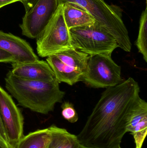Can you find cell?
Instances as JSON below:
<instances>
[{
	"label": "cell",
	"instance_id": "obj_1",
	"mask_svg": "<svg viewBox=\"0 0 147 148\" xmlns=\"http://www.w3.org/2000/svg\"><path fill=\"white\" fill-rule=\"evenodd\" d=\"M140 91L139 84L131 77L107 88L77 136L79 144L94 148H121Z\"/></svg>",
	"mask_w": 147,
	"mask_h": 148
},
{
	"label": "cell",
	"instance_id": "obj_2",
	"mask_svg": "<svg viewBox=\"0 0 147 148\" xmlns=\"http://www.w3.org/2000/svg\"><path fill=\"white\" fill-rule=\"evenodd\" d=\"M5 81L7 90L20 106L43 114L52 111L65 95L57 79L51 82L26 80L15 76L10 71Z\"/></svg>",
	"mask_w": 147,
	"mask_h": 148
},
{
	"label": "cell",
	"instance_id": "obj_3",
	"mask_svg": "<svg viewBox=\"0 0 147 148\" xmlns=\"http://www.w3.org/2000/svg\"><path fill=\"white\" fill-rule=\"evenodd\" d=\"M59 4L66 2L76 3L83 8L115 39L119 47L130 52L132 43L121 15L114 7L104 0H58Z\"/></svg>",
	"mask_w": 147,
	"mask_h": 148
},
{
	"label": "cell",
	"instance_id": "obj_4",
	"mask_svg": "<svg viewBox=\"0 0 147 148\" xmlns=\"http://www.w3.org/2000/svg\"><path fill=\"white\" fill-rule=\"evenodd\" d=\"M72 47L89 55L111 56L119 47L115 39L97 22L70 29Z\"/></svg>",
	"mask_w": 147,
	"mask_h": 148
},
{
	"label": "cell",
	"instance_id": "obj_5",
	"mask_svg": "<svg viewBox=\"0 0 147 148\" xmlns=\"http://www.w3.org/2000/svg\"><path fill=\"white\" fill-rule=\"evenodd\" d=\"M36 45L37 53L42 58L73 48L70 29L64 19L62 4H60L43 31L37 37Z\"/></svg>",
	"mask_w": 147,
	"mask_h": 148
},
{
	"label": "cell",
	"instance_id": "obj_6",
	"mask_svg": "<svg viewBox=\"0 0 147 148\" xmlns=\"http://www.w3.org/2000/svg\"><path fill=\"white\" fill-rule=\"evenodd\" d=\"M121 72V66L114 61L111 56L90 55L81 79L92 88H108L124 81Z\"/></svg>",
	"mask_w": 147,
	"mask_h": 148
},
{
	"label": "cell",
	"instance_id": "obj_7",
	"mask_svg": "<svg viewBox=\"0 0 147 148\" xmlns=\"http://www.w3.org/2000/svg\"><path fill=\"white\" fill-rule=\"evenodd\" d=\"M58 0H35L26 10L20 28L23 36L37 39L58 8Z\"/></svg>",
	"mask_w": 147,
	"mask_h": 148
},
{
	"label": "cell",
	"instance_id": "obj_8",
	"mask_svg": "<svg viewBox=\"0 0 147 148\" xmlns=\"http://www.w3.org/2000/svg\"><path fill=\"white\" fill-rule=\"evenodd\" d=\"M0 119L10 148L23 137L24 118L11 96L0 86Z\"/></svg>",
	"mask_w": 147,
	"mask_h": 148
},
{
	"label": "cell",
	"instance_id": "obj_9",
	"mask_svg": "<svg viewBox=\"0 0 147 148\" xmlns=\"http://www.w3.org/2000/svg\"><path fill=\"white\" fill-rule=\"evenodd\" d=\"M12 74L26 80L51 82L56 79L55 74L47 62L43 60L11 63Z\"/></svg>",
	"mask_w": 147,
	"mask_h": 148
},
{
	"label": "cell",
	"instance_id": "obj_10",
	"mask_svg": "<svg viewBox=\"0 0 147 148\" xmlns=\"http://www.w3.org/2000/svg\"><path fill=\"white\" fill-rule=\"evenodd\" d=\"M0 49L13 56L15 62L22 63L39 60L30 44L25 40L1 30Z\"/></svg>",
	"mask_w": 147,
	"mask_h": 148
},
{
	"label": "cell",
	"instance_id": "obj_11",
	"mask_svg": "<svg viewBox=\"0 0 147 148\" xmlns=\"http://www.w3.org/2000/svg\"><path fill=\"white\" fill-rule=\"evenodd\" d=\"M127 130L133 136L135 148H142L147 134V103L140 97L130 113Z\"/></svg>",
	"mask_w": 147,
	"mask_h": 148
},
{
	"label": "cell",
	"instance_id": "obj_12",
	"mask_svg": "<svg viewBox=\"0 0 147 148\" xmlns=\"http://www.w3.org/2000/svg\"><path fill=\"white\" fill-rule=\"evenodd\" d=\"M62 5L64 19L69 29L91 25L96 22L92 15L78 4L66 2Z\"/></svg>",
	"mask_w": 147,
	"mask_h": 148
},
{
	"label": "cell",
	"instance_id": "obj_13",
	"mask_svg": "<svg viewBox=\"0 0 147 148\" xmlns=\"http://www.w3.org/2000/svg\"><path fill=\"white\" fill-rule=\"evenodd\" d=\"M46 61L60 83L64 82L72 85L82 79L83 72L65 64L55 55L47 57Z\"/></svg>",
	"mask_w": 147,
	"mask_h": 148
},
{
	"label": "cell",
	"instance_id": "obj_14",
	"mask_svg": "<svg viewBox=\"0 0 147 148\" xmlns=\"http://www.w3.org/2000/svg\"><path fill=\"white\" fill-rule=\"evenodd\" d=\"M51 137L47 148H77L79 143L77 136L65 129L52 125L48 127Z\"/></svg>",
	"mask_w": 147,
	"mask_h": 148
},
{
	"label": "cell",
	"instance_id": "obj_15",
	"mask_svg": "<svg viewBox=\"0 0 147 148\" xmlns=\"http://www.w3.org/2000/svg\"><path fill=\"white\" fill-rule=\"evenodd\" d=\"M50 137L48 128L38 130L23 136L15 148H47Z\"/></svg>",
	"mask_w": 147,
	"mask_h": 148
},
{
	"label": "cell",
	"instance_id": "obj_16",
	"mask_svg": "<svg viewBox=\"0 0 147 148\" xmlns=\"http://www.w3.org/2000/svg\"><path fill=\"white\" fill-rule=\"evenodd\" d=\"M62 62L83 73L87 67L89 55L74 48L70 49L55 55Z\"/></svg>",
	"mask_w": 147,
	"mask_h": 148
},
{
	"label": "cell",
	"instance_id": "obj_17",
	"mask_svg": "<svg viewBox=\"0 0 147 148\" xmlns=\"http://www.w3.org/2000/svg\"><path fill=\"white\" fill-rule=\"evenodd\" d=\"M135 45L139 52L147 62V7L142 12L140 20V28Z\"/></svg>",
	"mask_w": 147,
	"mask_h": 148
},
{
	"label": "cell",
	"instance_id": "obj_18",
	"mask_svg": "<svg viewBox=\"0 0 147 148\" xmlns=\"http://www.w3.org/2000/svg\"><path fill=\"white\" fill-rule=\"evenodd\" d=\"M62 116L64 119L71 123H75L79 119L78 115L74 105L69 101L63 103L61 106Z\"/></svg>",
	"mask_w": 147,
	"mask_h": 148
},
{
	"label": "cell",
	"instance_id": "obj_19",
	"mask_svg": "<svg viewBox=\"0 0 147 148\" xmlns=\"http://www.w3.org/2000/svg\"><path fill=\"white\" fill-rule=\"evenodd\" d=\"M0 62H15L13 56L0 49Z\"/></svg>",
	"mask_w": 147,
	"mask_h": 148
},
{
	"label": "cell",
	"instance_id": "obj_20",
	"mask_svg": "<svg viewBox=\"0 0 147 148\" xmlns=\"http://www.w3.org/2000/svg\"><path fill=\"white\" fill-rule=\"evenodd\" d=\"M31 1V0H0V8L6 5L18 1L22 3L25 8L29 4Z\"/></svg>",
	"mask_w": 147,
	"mask_h": 148
},
{
	"label": "cell",
	"instance_id": "obj_21",
	"mask_svg": "<svg viewBox=\"0 0 147 148\" xmlns=\"http://www.w3.org/2000/svg\"><path fill=\"white\" fill-rule=\"evenodd\" d=\"M0 138L8 144L7 136H6V134L4 132L1 119H0Z\"/></svg>",
	"mask_w": 147,
	"mask_h": 148
},
{
	"label": "cell",
	"instance_id": "obj_22",
	"mask_svg": "<svg viewBox=\"0 0 147 148\" xmlns=\"http://www.w3.org/2000/svg\"><path fill=\"white\" fill-rule=\"evenodd\" d=\"M0 148H10L7 143L0 138Z\"/></svg>",
	"mask_w": 147,
	"mask_h": 148
},
{
	"label": "cell",
	"instance_id": "obj_23",
	"mask_svg": "<svg viewBox=\"0 0 147 148\" xmlns=\"http://www.w3.org/2000/svg\"><path fill=\"white\" fill-rule=\"evenodd\" d=\"M35 1V0H31V2L29 3V4L26 7V8H25V10H26L28 8H29L31 5H32V3L34 2V1Z\"/></svg>",
	"mask_w": 147,
	"mask_h": 148
},
{
	"label": "cell",
	"instance_id": "obj_24",
	"mask_svg": "<svg viewBox=\"0 0 147 148\" xmlns=\"http://www.w3.org/2000/svg\"><path fill=\"white\" fill-rule=\"evenodd\" d=\"M77 148H94L91 147H85V146H83V145H80L79 144V146Z\"/></svg>",
	"mask_w": 147,
	"mask_h": 148
}]
</instances>
